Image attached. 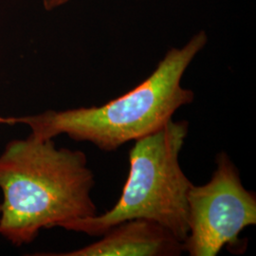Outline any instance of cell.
I'll return each instance as SVG.
<instances>
[{
  "label": "cell",
  "mask_w": 256,
  "mask_h": 256,
  "mask_svg": "<svg viewBox=\"0 0 256 256\" xmlns=\"http://www.w3.org/2000/svg\"><path fill=\"white\" fill-rule=\"evenodd\" d=\"M188 131V122L171 119L136 140L118 202L102 214L74 220L60 228L102 236L124 221L144 218L158 223L183 243L189 234L187 196L192 183L180 167V155Z\"/></svg>",
  "instance_id": "cell-3"
},
{
  "label": "cell",
  "mask_w": 256,
  "mask_h": 256,
  "mask_svg": "<svg viewBox=\"0 0 256 256\" xmlns=\"http://www.w3.org/2000/svg\"><path fill=\"white\" fill-rule=\"evenodd\" d=\"M0 124H6V117H0Z\"/></svg>",
  "instance_id": "cell-7"
},
{
  "label": "cell",
  "mask_w": 256,
  "mask_h": 256,
  "mask_svg": "<svg viewBox=\"0 0 256 256\" xmlns=\"http://www.w3.org/2000/svg\"><path fill=\"white\" fill-rule=\"evenodd\" d=\"M182 242L155 221L135 218L119 223L100 240L66 252L37 254L45 256H178Z\"/></svg>",
  "instance_id": "cell-5"
},
{
  "label": "cell",
  "mask_w": 256,
  "mask_h": 256,
  "mask_svg": "<svg viewBox=\"0 0 256 256\" xmlns=\"http://www.w3.org/2000/svg\"><path fill=\"white\" fill-rule=\"evenodd\" d=\"M207 42V34L202 30L182 48H172L144 82L102 106L9 117V124H25L39 138L66 135L106 152L115 151L154 133L173 119L176 110L192 104L194 92L180 82Z\"/></svg>",
  "instance_id": "cell-2"
},
{
  "label": "cell",
  "mask_w": 256,
  "mask_h": 256,
  "mask_svg": "<svg viewBox=\"0 0 256 256\" xmlns=\"http://www.w3.org/2000/svg\"><path fill=\"white\" fill-rule=\"evenodd\" d=\"M95 178L80 150L57 148L32 133L10 140L0 155V236L16 247L42 229L93 216Z\"/></svg>",
  "instance_id": "cell-1"
},
{
  "label": "cell",
  "mask_w": 256,
  "mask_h": 256,
  "mask_svg": "<svg viewBox=\"0 0 256 256\" xmlns=\"http://www.w3.org/2000/svg\"><path fill=\"white\" fill-rule=\"evenodd\" d=\"M70 0H42L43 6L46 10H52L56 9L64 3H66Z\"/></svg>",
  "instance_id": "cell-6"
},
{
  "label": "cell",
  "mask_w": 256,
  "mask_h": 256,
  "mask_svg": "<svg viewBox=\"0 0 256 256\" xmlns=\"http://www.w3.org/2000/svg\"><path fill=\"white\" fill-rule=\"evenodd\" d=\"M210 182L188 191L189 234L183 245L190 256H216L224 247L243 254L247 243L239 236L256 224V194L245 189L228 154L220 152Z\"/></svg>",
  "instance_id": "cell-4"
}]
</instances>
